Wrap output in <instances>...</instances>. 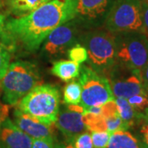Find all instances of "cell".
<instances>
[{"mask_svg":"<svg viewBox=\"0 0 148 148\" xmlns=\"http://www.w3.org/2000/svg\"><path fill=\"white\" fill-rule=\"evenodd\" d=\"M76 16V0H50L24 16L12 18L3 34L8 42L36 50L55 28Z\"/></svg>","mask_w":148,"mask_h":148,"instance_id":"obj_1","label":"cell"},{"mask_svg":"<svg viewBox=\"0 0 148 148\" xmlns=\"http://www.w3.org/2000/svg\"><path fill=\"white\" fill-rule=\"evenodd\" d=\"M60 93L53 85H39L17 103V109L47 125L58 118Z\"/></svg>","mask_w":148,"mask_h":148,"instance_id":"obj_2","label":"cell"},{"mask_svg":"<svg viewBox=\"0 0 148 148\" xmlns=\"http://www.w3.org/2000/svg\"><path fill=\"white\" fill-rule=\"evenodd\" d=\"M3 101L8 106H15L42 81L35 65L27 62H15L9 65L1 80Z\"/></svg>","mask_w":148,"mask_h":148,"instance_id":"obj_3","label":"cell"},{"mask_svg":"<svg viewBox=\"0 0 148 148\" xmlns=\"http://www.w3.org/2000/svg\"><path fill=\"white\" fill-rule=\"evenodd\" d=\"M90 68L97 73H109L117 64L116 34L106 28L89 32L82 39Z\"/></svg>","mask_w":148,"mask_h":148,"instance_id":"obj_4","label":"cell"},{"mask_svg":"<svg viewBox=\"0 0 148 148\" xmlns=\"http://www.w3.org/2000/svg\"><path fill=\"white\" fill-rule=\"evenodd\" d=\"M115 34L117 63L142 76L148 62V37L140 32Z\"/></svg>","mask_w":148,"mask_h":148,"instance_id":"obj_5","label":"cell"},{"mask_svg":"<svg viewBox=\"0 0 148 148\" xmlns=\"http://www.w3.org/2000/svg\"><path fill=\"white\" fill-rule=\"evenodd\" d=\"M105 26L113 33L143 32L140 0H115L105 18Z\"/></svg>","mask_w":148,"mask_h":148,"instance_id":"obj_6","label":"cell"},{"mask_svg":"<svg viewBox=\"0 0 148 148\" xmlns=\"http://www.w3.org/2000/svg\"><path fill=\"white\" fill-rule=\"evenodd\" d=\"M77 77L82 90L80 105L85 110L92 106H103L115 99L108 78L93 69L87 66L81 67Z\"/></svg>","mask_w":148,"mask_h":148,"instance_id":"obj_7","label":"cell"},{"mask_svg":"<svg viewBox=\"0 0 148 148\" xmlns=\"http://www.w3.org/2000/svg\"><path fill=\"white\" fill-rule=\"evenodd\" d=\"M73 20L55 28L47 36L44 49L49 55L57 56L64 54L76 45L77 27Z\"/></svg>","mask_w":148,"mask_h":148,"instance_id":"obj_8","label":"cell"},{"mask_svg":"<svg viewBox=\"0 0 148 148\" xmlns=\"http://www.w3.org/2000/svg\"><path fill=\"white\" fill-rule=\"evenodd\" d=\"M83 113L72 110L68 106L66 110L58 113L54 124L63 133L66 141L73 143L78 135L87 131L83 121Z\"/></svg>","mask_w":148,"mask_h":148,"instance_id":"obj_9","label":"cell"},{"mask_svg":"<svg viewBox=\"0 0 148 148\" xmlns=\"http://www.w3.org/2000/svg\"><path fill=\"white\" fill-rule=\"evenodd\" d=\"M109 80L112 92L114 97L128 99L138 94H147L143 87L142 76L140 74L129 71L125 77H111Z\"/></svg>","mask_w":148,"mask_h":148,"instance_id":"obj_10","label":"cell"},{"mask_svg":"<svg viewBox=\"0 0 148 148\" xmlns=\"http://www.w3.org/2000/svg\"><path fill=\"white\" fill-rule=\"evenodd\" d=\"M33 138L8 117L0 128V148H32Z\"/></svg>","mask_w":148,"mask_h":148,"instance_id":"obj_11","label":"cell"},{"mask_svg":"<svg viewBox=\"0 0 148 148\" xmlns=\"http://www.w3.org/2000/svg\"><path fill=\"white\" fill-rule=\"evenodd\" d=\"M13 122L17 127L33 139L53 138V125H47L19 109L13 111Z\"/></svg>","mask_w":148,"mask_h":148,"instance_id":"obj_12","label":"cell"},{"mask_svg":"<svg viewBox=\"0 0 148 148\" xmlns=\"http://www.w3.org/2000/svg\"><path fill=\"white\" fill-rule=\"evenodd\" d=\"M115 0H76V17L84 21H95L107 13Z\"/></svg>","mask_w":148,"mask_h":148,"instance_id":"obj_13","label":"cell"},{"mask_svg":"<svg viewBox=\"0 0 148 148\" xmlns=\"http://www.w3.org/2000/svg\"><path fill=\"white\" fill-rule=\"evenodd\" d=\"M118 111L119 114V116L121 117L123 121L126 124L127 128L133 127L138 123L143 121V113L136 110L132 107L127 99L122 98V97H117L115 98Z\"/></svg>","mask_w":148,"mask_h":148,"instance_id":"obj_14","label":"cell"},{"mask_svg":"<svg viewBox=\"0 0 148 148\" xmlns=\"http://www.w3.org/2000/svg\"><path fill=\"white\" fill-rule=\"evenodd\" d=\"M80 64L72 60H59L54 62L51 73L64 82H69L78 77Z\"/></svg>","mask_w":148,"mask_h":148,"instance_id":"obj_15","label":"cell"},{"mask_svg":"<svg viewBox=\"0 0 148 148\" xmlns=\"http://www.w3.org/2000/svg\"><path fill=\"white\" fill-rule=\"evenodd\" d=\"M107 148H143L137 137L127 130H121L111 133Z\"/></svg>","mask_w":148,"mask_h":148,"instance_id":"obj_16","label":"cell"},{"mask_svg":"<svg viewBox=\"0 0 148 148\" xmlns=\"http://www.w3.org/2000/svg\"><path fill=\"white\" fill-rule=\"evenodd\" d=\"M50 0H8L12 12L16 16L28 14Z\"/></svg>","mask_w":148,"mask_h":148,"instance_id":"obj_17","label":"cell"},{"mask_svg":"<svg viewBox=\"0 0 148 148\" xmlns=\"http://www.w3.org/2000/svg\"><path fill=\"white\" fill-rule=\"evenodd\" d=\"M82 86L78 81H72L64 89V102L67 105H79L82 99Z\"/></svg>","mask_w":148,"mask_h":148,"instance_id":"obj_18","label":"cell"},{"mask_svg":"<svg viewBox=\"0 0 148 148\" xmlns=\"http://www.w3.org/2000/svg\"><path fill=\"white\" fill-rule=\"evenodd\" d=\"M83 121L87 130L90 132L107 131L106 120L102 115H97L85 112L83 114Z\"/></svg>","mask_w":148,"mask_h":148,"instance_id":"obj_19","label":"cell"},{"mask_svg":"<svg viewBox=\"0 0 148 148\" xmlns=\"http://www.w3.org/2000/svg\"><path fill=\"white\" fill-rule=\"evenodd\" d=\"M67 53H68V57L70 60L79 64L87 61L88 58V53L86 49L80 44L74 45L73 46L69 49Z\"/></svg>","mask_w":148,"mask_h":148,"instance_id":"obj_20","label":"cell"},{"mask_svg":"<svg viewBox=\"0 0 148 148\" xmlns=\"http://www.w3.org/2000/svg\"><path fill=\"white\" fill-rule=\"evenodd\" d=\"M106 120V129L107 132L110 133L117 132V131H121V130H128V128L123 121L121 117L119 114L113 115V116L108 117V118H104Z\"/></svg>","mask_w":148,"mask_h":148,"instance_id":"obj_21","label":"cell"},{"mask_svg":"<svg viewBox=\"0 0 148 148\" xmlns=\"http://www.w3.org/2000/svg\"><path fill=\"white\" fill-rule=\"evenodd\" d=\"M93 148H107L110 139V133L107 131L91 132Z\"/></svg>","mask_w":148,"mask_h":148,"instance_id":"obj_22","label":"cell"},{"mask_svg":"<svg viewBox=\"0 0 148 148\" xmlns=\"http://www.w3.org/2000/svg\"><path fill=\"white\" fill-rule=\"evenodd\" d=\"M129 104L136 110L142 112L148 106V95L147 94H138L132 95L127 99Z\"/></svg>","mask_w":148,"mask_h":148,"instance_id":"obj_23","label":"cell"},{"mask_svg":"<svg viewBox=\"0 0 148 148\" xmlns=\"http://www.w3.org/2000/svg\"><path fill=\"white\" fill-rule=\"evenodd\" d=\"M73 144L75 148H93L91 135L87 131L78 135L73 140Z\"/></svg>","mask_w":148,"mask_h":148,"instance_id":"obj_24","label":"cell"},{"mask_svg":"<svg viewBox=\"0 0 148 148\" xmlns=\"http://www.w3.org/2000/svg\"><path fill=\"white\" fill-rule=\"evenodd\" d=\"M10 65V54L4 48L0 49V81L3 78Z\"/></svg>","mask_w":148,"mask_h":148,"instance_id":"obj_25","label":"cell"},{"mask_svg":"<svg viewBox=\"0 0 148 148\" xmlns=\"http://www.w3.org/2000/svg\"><path fill=\"white\" fill-rule=\"evenodd\" d=\"M141 14L143 20V32L148 37V0H140Z\"/></svg>","mask_w":148,"mask_h":148,"instance_id":"obj_26","label":"cell"},{"mask_svg":"<svg viewBox=\"0 0 148 148\" xmlns=\"http://www.w3.org/2000/svg\"><path fill=\"white\" fill-rule=\"evenodd\" d=\"M32 148H54L53 138L33 139Z\"/></svg>","mask_w":148,"mask_h":148,"instance_id":"obj_27","label":"cell"},{"mask_svg":"<svg viewBox=\"0 0 148 148\" xmlns=\"http://www.w3.org/2000/svg\"><path fill=\"white\" fill-rule=\"evenodd\" d=\"M140 132L142 136L140 141L143 145V148H148V122H144Z\"/></svg>","mask_w":148,"mask_h":148,"instance_id":"obj_28","label":"cell"},{"mask_svg":"<svg viewBox=\"0 0 148 148\" xmlns=\"http://www.w3.org/2000/svg\"><path fill=\"white\" fill-rule=\"evenodd\" d=\"M8 113H9V106L8 105H3L0 103V128L2 123L5 120L6 118L8 117Z\"/></svg>","mask_w":148,"mask_h":148,"instance_id":"obj_29","label":"cell"},{"mask_svg":"<svg viewBox=\"0 0 148 148\" xmlns=\"http://www.w3.org/2000/svg\"><path fill=\"white\" fill-rule=\"evenodd\" d=\"M142 80H143V87L148 95V62L142 72Z\"/></svg>","mask_w":148,"mask_h":148,"instance_id":"obj_30","label":"cell"},{"mask_svg":"<svg viewBox=\"0 0 148 148\" xmlns=\"http://www.w3.org/2000/svg\"><path fill=\"white\" fill-rule=\"evenodd\" d=\"M54 148H75L73 144L71 142L65 141L63 143H54Z\"/></svg>","mask_w":148,"mask_h":148,"instance_id":"obj_31","label":"cell"},{"mask_svg":"<svg viewBox=\"0 0 148 148\" xmlns=\"http://www.w3.org/2000/svg\"><path fill=\"white\" fill-rule=\"evenodd\" d=\"M4 26H5V18L4 16L0 12V34H2L3 32Z\"/></svg>","mask_w":148,"mask_h":148,"instance_id":"obj_32","label":"cell"},{"mask_svg":"<svg viewBox=\"0 0 148 148\" xmlns=\"http://www.w3.org/2000/svg\"><path fill=\"white\" fill-rule=\"evenodd\" d=\"M143 118L144 122H148V106L143 111Z\"/></svg>","mask_w":148,"mask_h":148,"instance_id":"obj_33","label":"cell"},{"mask_svg":"<svg viewBox=\"0 0 148 148\" xmlns=\"http://www.w3.org/2000/svg\"><path fill=\"white\" fill-rule=\"evenodd\" d=\"M2 48H3V47H2V45H0V49H2Z\"/></svg>","mask_w":148,"mask_h":148,"instance_id":"obj_34","label":"cell"},{"mask_svg":"<svg viewBox=\"0 0 148 148\" xmlns=\"http://www.w3.org/2000/svg\"><path fill=\"white\" fill-rule=\"evenodd\" d=\"M0 88H1V87H0Z\"/></svg>","mask_w":148,"mask_h":148,"instance_id":"obj_35","label":"cell"}]
</instances>
